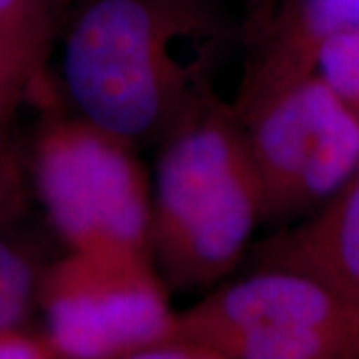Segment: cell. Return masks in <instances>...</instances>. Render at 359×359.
<instances>
[{"mask_svg": "<svg viewBox=\"0 0 359 359\" xmlns=\"http://www.w3.org/2000/svg\"><path fill=\"white\" fill-rule=\"evenodd\" d=\"M25 204V168L8 140V132H0V230L18 224Z\"/></svg>", "mask_w": 359, "mask_h": 359, "instance_id": "13", "label": "cell"}, {"mask_svg": "<svg viewBox=\"0 0 359 359\" xmlns=\"http://www.w3.org/2000/svg\"><path fill=\"white\" fill-rule=\"evenodd\" d=\"M278 0H245V6L250 8V26H252V39L264 30L268 25L269 16L273 13Z\"/></svg>", "mask_w": 359, "mask_h": 359, "instance_id": "16", "label": "cell"}, {"mask_svg": "<svg viewBox=\"0 0 359 359\" xmlns=\"http://www.w3.org/2000/svg\"><path fill=\"white\" fill-rule=\"evenodd\" d=\"M14 228L16 224L0 230V332L28 325L50 264L40 244Z\"/></svg>", "mask_w": 359, "mask_h": 359, "instance_id": "9", "label": "cell"}, {"mask_svg": "<svg viewBox=\"0 0 359 359\" xmlns=\"http://www.w3.org/2000/svg\"><path fill=\"white\" fill-rule=\"evenodd\" d=\"M176 334L231 359H359V299L308 271L262 266L178 311Z\"/></svg>", "mask_w": 359, "mask_h": 359, "instance_id": "4", "label": "cell"}, {"mask_svg": "<svg viewBox=\"0 0 359 359\" xmlns=\"http://www.w3.org/2000/svg\"><path fill=\"white\" fill-rule=\"evenodd\" d=\"M0 359H58L44 332L28 325L0 332Z\"/></svg>", "mask_w": 359, "mask_h": 359, "instance_id": "15", "label": "cell"}, {"mask_svg": "<svg viewBox=\"0 0 359 359\" xmlns=\"http://www.w3.org/2000/svg\"><path fill=\"white\" fill-rule=\"evenodd\" d=\"M118 359H231L218 347L198 341L186 335L174 334L158 344L136 349Z\"/></svg>", "mask_w": 359, "mask_h": 359, "instance_id": "14", "label": "cell"}, {"mask_svg": "<svg viewBox=\"0 0 359 359\" xmlns=\"http://www.w3.org/2000/svg\"><path fill=\"white\" fill-rule=\"evenodd\" d=\"M240 120L262 222L309 216L359 168V120L318 74L278 90Z\"/></svg>", "mask_w": 359, "mask_h": 359, "instance_id": "6", "label": "cell"}, {"mask_svg": "<svg viewBox=\"0 0 359 359\" xmlns=\"http://www.w3.org/2000/svg\"><path fill=\"white\" fill-rule=\"evenodd\" d=\"M39 309L58 359H118L178 325L152 257L130 250H68L44 269Z\"/></svg>", "mask_w": 359, "mask_h": 359, "instance_id": "5", "label": "cell"}, {"mask_svg": "<svg viewBox=\"0 0 359 359\" xmlns=\"http://www.w3.org/2000/svg\"><path fill=\"white\" fill-rule=\"evenodd\" d=\"M262 198L244 124L208 94L160 142L150 208V257L168 290H208L248 254Z\"/></svg>", "mask_w": 359, "mask_h": 359, "instance_id": "2", "label": "cell"}, {"mask_svg": "<svg viewBox=\"0 0 359 359\" xmlns=\"http://www.w3.org/2000/svg\"><path fill=\"white\" fill-rule=\"evenodd\" d=\"M28 172L68 250L150 256L152 186L134 144L82 116H50L36 130Z\"/></svg>", "mask_w": 359, "mask_h": 359, "instance_id": "3", "label": "cell"}, {"mask_svg": "<svg viewBox=\"0 0 359 359\" xmlns=\"http://www.w3.org/2000/svg\"><path fill=\"white\" fill-rule=\"evenodd\" d=\"M56 0H0V34L39 72L50 52Z\"/></svg>", "mask_w": 359, "mask_h": 359, "instance_id": "10", "label": "cell"}, {"mask_svg": "<svg viewBox=\"0 0 359 359\" xmlns=\"http://www.w3.org/2000/svg\"><path fill=\"white\" fill-rule=\"evenodd\" d=\"M359 25V0H278L257 34L231 100L244 118L278 90L316 74L321 46L332 34Z\"/></svg>", "mask_w": 359, "mask_h": 359, "instance_id": "7", "label": "cell"}, {"mask_svg": "<svg viewBox=\"0 0 359 359\" xmlns=\"http://www.w3.org/2000/svg\"><path fill=\"white\" fill-rule=\"evenodd\" d=\"M262 266L308 271L359 299V168L302 224L257 245Z\"/></svg>", "mask_w": 359, "mask_h": 359, "instance_id": "8", "label": "cell"}, {"mask_svg": "<svg viewBox=\"0 0 359 359\" xmlns=\"http://www.w3.org/2000/svg\"><path fill=\"white\" fill-rule=\"evenodd\" d=\"M39 76V70L0 34V132H8L18 104Z\"/></svg>", "mask_w": 359, "mask_h": 359, "instance_id": "12", "label": "cell"}, {"mask_svg": "<svg viewBox=\"0 0 359 359\" xmlns=\"http://www.w3.org/2000/svg\"><path fill=\"white\" fill-rule=\"evenodd\" d=\"M228 30L214 0H78L62 78L78 116L136 148L212 94Z\"/></svg>", "mask_w": 359, "mask_h": 359, "instance_id": "1", "label": "cell"}, {"mask_svg": "<svg viewBox=\"0 0 359 359\" xmlns=\"http://www.w3.org/2000/svg\"><path fill=\"white\" fill-rule=\"evenodd\" d=\"M316 74L359 120V25L344 28L325 40Z\"/></svg>", "mask_w": 359, "mask_h": 359, "instance_id": "11", "label": "cell"}]
</instances>
